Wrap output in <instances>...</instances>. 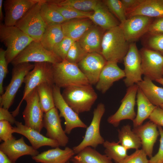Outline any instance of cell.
<instances>
[{
	"label": "cell",
	"instance_id": "51",
	"mask_svg": "<svg viewBox=\"0 0 163 163\" xmlns=\"http://www.w3.org/2000/svg\"><path fill=\"white\" fill-rule=\"evenodd\" d=\"M3 2L2 0H0V20L1 21H2L3 19H4L2 10Z\"/></svg>",
	"mask_w": 163,
	"mask_h": 163
},
{
	"label": "cell",
	"instance_id": "28",
	"mask_svg": "<svg viewBox=\"0 0 163 163\" xmlns=\"http://www.w3.org/2000/svg\"><path fill=\"white\" fill-rule=\"evenodd\" d=\"M149 78L144 76L137 84L149 100L154 105L159 107L163 104V88L155 85Z\"/></svg>",
	"mask_w": 163,
	"mask_h": 163
},
{
	"label": "cell",
	"instance_id": "4",
	"mask_svg": "<svg viewBox=\"0 0 163 163\" xmlns=\"http://www.w3.org/2000/svg\"><path fill=\"white\" fill-rule=\"evenodd\" d=\"M52 68L54 84L60 88L91 85L78 65L66 59L53 64Z\"/></svg>",
	"mask_w": 163,
	"mask_h": 163
},
{
	"label": "cell",
	"instance_id": "7",
	"mask_svg": "<svg viewBox=\"0 0 163 163\" xmlns=\"http://www.w3.org/2000/svg\"><path fill=\"white\" fill-rule=\"evenodd\" d=\"M34 64L24 62L13 66L10 82L5 91L0 96V107L8 109L12 104L17 93L28 72L34 68Z\"/></svg>",
	"mask_w": 163,
	"mask_h": 163
},
{
	"label": "cell",
	"instance_id": "8",
	"mask_svg": "<svg viewBox=\"0 0 163 163\" xmlns=\"http://www.w3.org/2000/svg\"><path fill=\"white\" fill-rule=\"evenodd\" d=\"M62 60L53 52L46 49L40 41H33L12 61L14 66L24 62H48L55 64Z\"/></svg>",
	"mask_w": 163,
	"mask_h": 163
},
{
	"label": "cell",
	"instance_id": "18",
	"mask_svg": "<svg viewBox=\"0 0 163 163\" xmlns=\"http://www.w3.org/2000/svg\"><path fill=\"white\" fill-rule=\"evenodd\" d=\"M40 0H6L4 2V24L15 26L27 11Z\"/></svg>",
	"mask_w": 163,
	"mask_h": 163
},
{
	"label": "cell",
	"instance_id": "56",
	"mask_svg": "<svg viewBox=\"0 0 163 163\" xmlns=\"http://www.w3.org/2000/svg\"></svg>",
	"mask_w": 163,
	"mask_h": 163
},
{
	"label": "cell",
	"instance_id": "22",
	"mask_svg": "<svg viewBox=\"0 0 163 163\" xmlns=\"http://www.w3.org/2000/svg\"><path fill=\"white\" fill-rule=\"evenodd\" d=\"M15 124L16 126L13 127V133L25 137L35 149L45 146L54 148L60 146L56 141L44 136L40 132L26 126L21 122L17 121Z\"/></svg>",
	"mask_w": 163,
	"mask_h": 163
},
{
	"label": "cell",
	"instance_id": "40",
	"mask_svg": "<svg viewBox=\"0 0 163 163\" xmlns=\"http://www.w3.org/2000/svg\"><path fill=\"white\" fill-rule=\"evenodd\" d=\"M74 42L71 38L65 37L54 46L52 51L62 61L63 60L65 59L68 51Z\"/></svg>",
	"mask_w": 163,
	"mask_h": 163
},
{
	"label": "cell",
	"instance_id": "29",
	"mask_svg": "<svg viewBox=\"0 0 163 163\" xmlns=\"http://www.w3.org/2000/svg\"><path fill=\"white\" fill-rule=\"evenodd\" d=\"M136 97L137 110L136 117L133 121L134 127L142 125L157 107L149 100L139 87Z\"/></svg>",
	"mask_w": 163,
	"mask_h": 163
},
{
	"label": "cell",
	"instance_id": "24",
	"mask_svg": "<svg viewBox=\"0 0 163 163\" xmlns=\"http://www.w3.org/2000/svg\"><path fill=\"white\" fill-rule=\"evenodd\" d=\"M88 18L93 23L106 30L119 26L120 24L103 1H100Z\"/></svg>",
	"mask_w": 163,
	"mask_h": 163
},
{
	"label": "cell",
	"instance_id": "49",
	"mask_svg": "<svg viewBox=\"0 0 163 163\" xmlns=\"http://www.w3.org/2000/svg\"><path fill=\"white\" fill-rule=\"evenodd\" d=\"M8 110L2 107H0V121H8L11 125L15 124L17 121Z\"/></svg>",
	"mask_w": 163,
	"mask_h": 163
},
{
	"label": "cell",
	"instance_id": "52",
	"mask_svg": "<svg viewBox=\"0 0 163 163\" xmlns=\"http://www.w3.org/2000/svg\"><path fill=\"white\" fill-rule=\"evenodd\" d=\"M159 83L163 86V78L157 80L155 81Z\"/></svg>",
	"mask_w": 163,
	"mask_h": 163
},
{
	"label": "cell",
	"instance_id": "19",
	"mask_svg": "<svg viewBox=\"0 0 163 163\" xmlns=\"http://www.w3.org/2000/svg\"><path fill=\"white\" fill-rule=\"evenodd\" d=\"M0 151L14 161L24 155H29L33 157L39 154L37 150L25 142L23 137L18 139L14 137L3 142L0 145Z\"/></svg>",
	"mask_w": 163,
	"mask_h": 163
},
{
	"label": "cell",
	"instance_id": "11",
	"mask_svg": "<svg viewBox=\"0 0 163 163\" xmlns=\"http://www.w3.org/2000/svg\"><path fill=\"white\" fill-rule=\"evenodd\" d=\"M125 78L123 81L128 87L142 80L141 60L139 51L136 43H130L128 52L123 59Z\"/></svg>",
	"mask_w": 163,
	"mask_h": 163
},
{
	"label": "cell",
	"instance_id": "1",
	"mask_svg": "<svg viewBox=\"0 0 163 163\" xmlns=\"http://www.w3.org/2000/svg\"><path fill=\"white\" fill-rule=\"evenodd\" d=\"M129 43L120 25L104 34L101 53L107 62H121L128 52Z\"/></svg>",
	"mask_w": 163,
	"mask_h": 163
},
{
	"label": "cell",
	"instance_id": "30",
	"mask_svg": "<svg viewBox=\"0 0 163 163\" xmlns=\"http://www.w3.org/2000/svg\"><path fill=\"white\" fill-rule=\"evenodd\" d=\"M73 163H113L107 155H102L91 147L85 148L70 160Z\"/></svg>",
	"mask_w": 163,
	"mask_h": 163
},
{
	"label": "cell",
	"instance_id": "35",
	"mask_svg": "<svg viewBox=\"0 0 163 163\" xmlns=\"http://www.w3.org/2000/svg\"><path fill=\"white\" fill-rule=\"evenodd\" d=\"M105 154L116 163H120L127 156V150L119 142L107 140L103 144Z\"/></svg>",
	"mask_w": 163,
	"mask_h": 163
},
{
	"label": "cell",
	"instance_id": "34",
	"mask_svg": "<svg viewBox=\"0 0 163 163\" xmlns=\"http://www.w3.org/2000/svg\"><path fill=\"white\" fill-rule=\"evenodd\" d=\"M49 1L58 5L68 6L80 11L86 12H93L100 1L97 0Z\"/></svg>",
	"mask_w": 163,
	"mask_h": 163
},
{
	"label": "cell",
	"instance_id": "39",
	"mask_svg": "<svg viewBox=\"0 0 163 163\" xmlns=\"http://www.w3.org/2000/svg\"><path fill=\"white\" fill-rule=\"evenodd\" d=\"M87 53L81 47L78 41L75 42L68 51L65 59L77 65Z\"/></svg>",
	"mask_w": 163,
	"mask_h": 163
},
{
	"label": "cell",
	"instance_id": "6",
	"mask_svg": "<svg viewBox=\"0 0 163 163\" xmlns=\"http://www.w3.org/2000/svg\"><path fill=\"white\" fill-rule=\"evenodd\" d=\"M42 1L32 7L15 25L34 41H40L47 27L40 13Z\"/></svg>",
	"mask_w": 163,
	"mask_h": 163
},
{
	"label": "cell",
	"instance_id": "33",
	"mask_svg": "<svg viewBox=\"0 0 163 163\" xmlns=\"http://www.w3.org/2000/svg\"><path fill=\"white\" fill-rule=\"evenodd\" d=\"M53 85L44 83L37 87L40 104L44 113L47 112L55 107L53 95Z\"/></svg>",
	"mask_w": 163,
	"mask_h": 163
},
{
	"label": "cell",
	"instance_id": "3",
	"mask_svg": "<svg viewBox=\"0 0 163 163\" xmlns=\"http://www.w3.org/2000/svg\"><path fill=\"white\" fill-rule=\"evenodd\" d=\"M61 94L66 102L78 114L90 111L97 98L91 85L68 87Z\"/></svg>",
	"mask_w": 163,
	"mask_h": 163
},
{
	"label": "cell",
	"instance_id": "46",
	"mask_svg": "<svg viewBox=\"0 0 163 163\" xmlns=\"http://www.w3.org/2000/svg\"><path fill=\"white\" fill-rule=\"evenodd\" d=\"M160 136V145L158 152L149 160V163H163V129L157 126Z\"/></svg>",
	"mask_w": 163,
	"mask_h": 163
},
{
	"label": "cell",
	"instance_id": "14",
	"mask_svg": "<svg viewBox=\"0 0 163 163\" xmlns=\"http://www.w3.org/2000/svg\"><path fill=\"white\" fill-rule=\"evenodd\" d=\"M142 75L152 81L163 78V56L145 47L139 51Z\"/></svg>",
	"mask_w": 163,
	"mask_h": 163
},
{
	"label": "cell",
	"instance_id": "48",
	"mask_svg": "<svg viewBox=\"0 0 163 163\" xmlns=\"http://www.w3.org/2000/svg\"><path fill=\"white\" fill-rule=\"evenodd\" d=\"M124 8L126 15L141 4L144 0H121Z\"/></svg>",
	"mask_w": 163,
	"mask_h": 163
},
{
	"label": "cell",
	"instance_id": "5",
	"mask_svg": "<svg viewBox=\"0 0 163 163\" xmlns=\"http://www.w3.org/2000/svg\"><path fill=\"white\" fill-rule=\"evenodd\" d=\"M52 66L53 64L48 62L34 63V68L24 78L23 97L16 109L11 112L14 117L18 114L21 105L26 97L38 85L44 83L54 85Z\"/></svg>",
	"mask_w": 163,
	"mask_h": 163
},
{
	"label": "cell",
	"instance_id": "54",
	"mask_svg": "<svg viewBox=\"0 0 163 163\" xmlns=\"http://www.w3.org/2000/svg\"><path fill=\"white\" fill-rule=\"evenodd\" d=\"M67 163H70L69 161H68Z\"/></svg>",
	"mask_w": 163,
	"mask_h": 163
},
{
	"label": "cell",
	"instance_id": "20",
	"mask_svg": "<svg viewBox=\"0 0 163 163\" xmlns=\"http://www.w3.org/2000/svg\"><path fill=\"white\" fill-rule=\"evenodd\" d=\"M125 77L124 71L117 63L107 62L100 74L96 89L103 94L105 93L114 82Z\"/></svg>",
	"mask_w": 163,
	"mask_h": 163
},
{
	"label": "cell",
	"instance_id": "9",
	"mask_svg": "<svg viewBox=\"0 0 163 163\" xmlns=\"http://www.w3.org/2000/svg\"><path fill=\"white\" fill-rule=\"evenodd\" d=\"M105 111L104 105L102 103L98 104L94 109L92 121L87 128L83 140L79 144L72 149L75 154L85 147L89 146L96 148L98 145L103 144L105 141L100 134V126Z\"/></svg>",
	"mask_w": 163,
	"mask_h": 163
},
{
	"label": "cell",
	"instance_id": "17",
	"mask_svg": "<svg viewBox=\"0 0 163 163\" xmlns=\"http://www.w3.org/2000/svg\"><path fill=\"white\" fill-rule=\"evenodd\" d=\"M107 61L101 53H88L77 64L91 85L96 84Z\"/></svg>",
	"mask_w": 163,
	"mask_h": 163
},
{
	"label": "cell",
	"instance_id": "26",
	"mask_svg": "<svg viewBox=\"0 0 163 163\" xmlns=\"http://www.w3.org/2000/svg\"><path fill=\"white\" fill-rule=\"evenodd\" d=\"M103 34L100 29L92 26L77 41L87 53H101Z\"/></svg>",
	"mask_w": 163,
	"mask_h": 163
},
{
	"label": "cell",
	"instance_id": "16",
	"mask_svg": "<svg viewBox=\"0 0 163 163\" xmlns=\"http://www.w3.org/2000/svg\"><path fill=\"white\" fill-rule=\"evenodd\" d=\"M153 18L136 15L127 18L120 24L125 37L129 43L134 42L147 33Z\"/></svg>",
	"mask_w": 163,
	"mask_h": 163
},
{
	"label": "cell",
	"instance_id": "15",
	"mask_svg": "<svg viewBox=\"0 0 163 163\" xmlns=\"http://www.w3.org/2000/svg\"><path fill=\"white\" fill-rule=\"evenodd\" d=\"M61 121L55 107L44 114L43 123L46 131V136L56 141L60 146L65 147L69 139L62 127Z\"/></svg>",
	"mask_w": 163,
	"mask_h": 163
},
{
	"label": "cell",
	"instance_id": "37",
	"mask_svg": "<svg viewBox=\"0 0 163 163\" xmlns=\"http://www.w3.org/2000/svg\"><path fill=\"white\" fill-rule=\"evenodd\" d=\"M40 13L47 25L61 24L66 21L59 13L50 7L46 0H43L41 3Z\"/></svg>",
	"mask_w": 163,
	"mask_h": 163
},
{
	"label": "cell",
	"instance_id": "43",
	"mask_svg": "<svg viewBox=\"0 0 163 163\" xmlns=\"http://www.w3.org/2000/svg\"><path fill=\"white\" fill-rule=\"evenodd\" d=\"M8 64L5 58V50L0 49V94L4 92L3 84L4 80L8 73Z\"/></svg>",
	"mask_w": 163,
	"mask_h": 163
},
{
	"label": "cell",
	"instance_id": "42",
	"mask_svg": "<svg viewBox=\"0 0 163 163\" xmlns=\"http://www.w3.org/2000/svg\"><path fill=\"white\" fill-rule=\"evenodd\" d=\"M147 155L143 150L137 149L128 156L120 163H149Z\"/></svg>",
	"mask_w": 163,
	"mask_h": 163
},
{
	"label": "cell",
	"instance_id": "32",
	"mask_svg": "<svg viewBox=\"0 0 163 163\" xmlns=\"http://www.w3.org/2000/svg\"><path fill=\"white\" fill-rule=\"evenodd\" d=\"M118 131L119 143L127 150L130 149H139L142 146L140 139L131 129L129 125L123 126Z\"/></svg>",
	"mask_w": 163,
	"mask_h": 163
},
{
	"label": "cell",
	"instance_id": "53",
	"mask_svg": "<svg viewBox=\"0 0 163 163\" xmlns=\"http://www.w3.org/2000/svg\"><path fill=\"white\" fill-rule=\"evenodd\" d=\"M159 107L163 109V104L160 105Z\"/></svg>",
	"mask_w": 163,
	"mask_h": 163
},
{
	"label": "cell",
	"instance_id": "2",
	"mask_svg": "<svg viewBox=\"0 0 163 163\" xmlns=\"http://www.w3.org/2000/svg\"><path fill=\"white\" fill-rule=\"evenodd\" d=\"M0 40L7 48L5 58L8 64L34 40L15 26L0 24Z\"/></svg>",
	"mask_w": 163,
	"mask_h": 163
},
{
	"label": "cell",
	"instance_id": "45",
	"mask_svg": "<svg viewBox=\"0 0 163 163\" xmlns=\"http://www.w3.org/2000/svg\"><path fill=\"white\" fill-rule=\"evenodd\" d=\"M147 33L149 35L163 34V17L156 18L150 25Z\"/></svg>",
	"mask_w": 163,
	"mask_h": 163
},
{
	"label": "cell",
	"instance_id": "21",
	"mask_svg": "<svg viewBox=\"0 0 163 163\" xmlns=\"http://www.w3.org/2000/svg\"><path fill=\"white\" fill-rule=\"evenodd\" d=\"M157 128V126L150 121L134 127L133 130L140 139L142 149L150 158L152 156L153 147L159 135Z\"/></svg>",
	"mask_w": 163,
	"mask_h": 163
},
{
	"label": "cell",
	"instance_id": "23",
	"mask_svg": "<svg viewBox=\"0 0 163 163\" xmlns=\"http://www.w3.org/2000/svg\"><path fill=\"white\" fill-rule=\"evenodd\" d=\"M59 147L42 152L32 158L39 163H67L75 154L73 149L68 147L64 149Z\"/></svg>",
	"mask_w": 163,
	"mask_h": 163
},
{
	"label": "cell",
	"instance_id": "50",
	"mask_svg": "<svg viewBox=\"0 0 163 163\" xmlns=\"http://www.w3.org/2000/svg\"><path fill=\"white\" fill-rule=\"evenodd\" d=\"M0 163H16L10 159L5 154L0 151Z\"/></svg>",
	"mask_w": 163,
	"mask_h": 163
},
{
	"label": "cell",
	"instance_id": "38",
	"mask_svg": "<svg viewBox=\"0 0 163 163\" xmlns=\"http://www.w3.org/2000/svg\"><path fill=\"white\" fill-rule=\"evenodd\" d=\"M103 2L120 24L127 19L126 11L121 0H105Z\"/></svg>",
	"mask_w": 163,
	"mask_h": 163
},
{
	"label": "cell",
	"instance_id": "27",
	"mask_svg": "<svg viewBox=\"0 0 163 163\" xmlns=\"http://www.w3.org/2000/svg\"><path fill=\"white\" fill-rule=\"evenodd\" d=\"M136 15L152 18L163 17V2L162 0H144L136 8L126 15L127 18Z\"/></svg>",
	"mask_w": 163,
	"mask_h": 163
},
{
	"label": "cell",
	"instance_id": "41",
	"mask_svg": "<svg viewBox=\"0 0 163 163\" xmlns=\"http://www.w3.org/2000/svg\"><path fill=\"white\" fill-rule=\"evenodd\" d=\"M149 35L145 47L155 51L163 56V34Z\"/></svg>",
	"mask_w": 163,
	"mask_h": 163
},
{
	"label": "cell",
	"instance_id": "47",
	"mask_svg": "<svg viewBox=\"0 0 163 163\" xmlns=\"http://www.w3.org/2000/svg\"><path fill=\"white\" fill-rule=\"evenodd\" d=\"M149 119L157 126H163V109L157 106Z\"/></svg>",
	"mask_w": 163,
	"mask_h": 163
},
{
	"label": "cell",
	"instance_id": "44",
	"mask_svg": "<svg viewBox=\"0 0 163 163\" xmlns=\"http://www.w3.org/2000/svg\"><path fill=\"white\" fill-rule=\"evenodd\" d=\"M13 127L8 122L0 121V140L3 142L12 139L14 137L12 135L14 133Z\"/></svg>",
	"mask_w": 163,
	"mask_h": 163
},
{
	"label": "cell",
	"instance_id": "10",
	"mask_svg": "<svg viewBox=\"0 0 163 163\" xmlns=\"http://www.w3.org/2000/svg\"><path fill=\"white\" fill-rule=\"evenodd\" d=\"M26 106L22 113L24 125L40 133L43 126L44 112L40 104L37 88L25 97Z\"/></svg>",
	"mask_w": 163,
	"mask_h": 163
},
{
	"label": "cell",
	"instance_id": "13",
	"mask_svg": "<svg viewBox=\"0 0 163 163\" xmlns=\"http://www.w3.org/2000/svg\"><path fill=\"white\" fill-rule=\"evenodd\" d=\"M138 88L137 84L128 87L125 96L121 101L119 109L114 114L108 117L107 121L109 123L117 127L122 120L128 119L133 120L136 115L134 107Z\"/></svg>",
	"mask_w": 163,
	"mask_h": 163
},
{
	"label": "cell",
	"instance_id": "12",
	"mask_svg": "<svg viewBox=\"0 0 163 163\" xmlns=\"http://www.w3.org/2000/svg\"><path fill=\"white\" fill-rule=\"evenodd\" d=\"M53 91L55 107L59 111L60 117H63L65 120V133L69 134L73 129L76 128H87V125L81 120L78 114L63 99L61 93L60 88L54 85Z\"/></svg>",
	"mask_w": 163,
	"mask_h": 163
},
{
	"label": "cell",
	"instance_id": "55",
	"mask_svg": "<svg viewBox=\"0 0 163 163\" xmlns=\"http://www.w3.org/2000/svg\"><path fill=\"white\" fill-rule=\"evenodd\" d=\"M162 1L163 2V0H162Z\"/></svg>",
	"mask_w": 163,
	"mask_h": 163
},
{
	"label": "cell",
	"instance_id": "31",
	"mask_svg": "<svg viewBox=\"0 0 163 163\" xmlns=\"http://www.w3.org/2000/svg\"><path fill=\"white\" fill-rule=\"evenodd\" d=\"M64 37L61 24L49 25H47L40 41L46 49L52 51L54 46Z\"/></svg>",
	"mask_w": 163,
	"mask_h": 163
},
{
	"label": "cell",
	"instance_id": "25",
	"mask_svg": "<svg viewBox=\"0 0 163 163\" xmlns=\"http://www.w3.org/2000/svg\"><path fill=\"white\" fill-rule=\"evenodd\" d=\"M92 23L88 18H78L66 21L61 25L65 37L76 42L93 26Z\"/></svg>",
	"mask_w": 163,
	"mask_h": 163
},
{
	"label": "cell",
	"instance_id": "36",
	"mask_svg": "<svg viewBox=\"0 0 163 163\" xmlns=\"http://www.w3.org/2000/svg\"><path fill=\"white\" fill-rule=\"evenodd\" d=\"M46 2L50 7L59 13L66 21L78 18H89L93 13V12L82 11L69 7L58 5L49 0H46Z\"/></svg>",
	"mask_w": 163,
	"mask_h": 163
}]
</instances>
